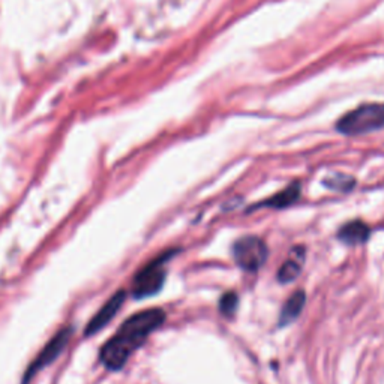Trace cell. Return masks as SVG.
Returning a JSON list of instances; mask_svg holds the SVG:
<instances>
[{"mask_svg": "<svg viewBox=\"0 0 384 384\" xmlns=\"http://www.w3.org/2000/svg\"><path fill=\"white\" fill-rule=\"evenodd\" d=\"M299 197H301V183L294 182V183L290 185L289 188L278 192L274 197H270L269 200L257 204V207H264L266 206V207H272V209H284V207H289L294 202H297V198H299Z\"/></svg>", "mask_w": 384, "mask_h": 384, "instance_id": "10", "label": "cell"}, {"mask_svg": "<svg viewBox=\"0 0 384 384\" xmlns=\"http://www.w3.org/2000/svg\"><path fill=\"white\" fill-rule=\"evenodd\" d=\"M323 185L327 190L332 191H339V192H349L354 188L356 180L354 178L349 175H341V173H335V175H330L323 180Z\"/></svg>", "mask_w": 384, "mask_h": 384, "instance_id": "11", "label": "cell"}, {"mask_svg": "<svg viewBox=\"0 0 384 384\" xmlns=\"http://www.w3.org/2000/svg\"><path fill=\"white\" fill-rule=\"evenodd\" d=\"M384 128V104L371 103L357 107L342 116L337 129L344 135H363Z\"/></svg>", "mask_w": 384, "mask_h": 384, "instance_id": "2", "label": "cell"}, {"mask_svg": "<svg viewBox=\"0 0 384 384\" xmlns=\"http://www.w3.org/2000/svg\"><path fill=\"white\" fill-rule=\"evenodd\" d=\"M369 227L362 221H350L339 228L338 239L349 246L362 245L369 239Z\"/></svg>", "mask_w": 384, "mask_h": 384, "instance_id": "7", "label": "cell"}, {"mask_svg": "<svg viewBox=\"0 0 384 384\" xmlns=\"http://www.w3.org/2000/svg\"><path fill=\"white\" fill-rule=\"evenodd\" d=\"M233 257L238 266L246 272H257L267 260V246L257 236H245L233 245Z\"/></svg>", "mask_w": 384, "mask_h": 384, "instance_id": "3", "label": "cell"}, {"mask_svg": "<svg viewBox=\"0 0 384 384\" xmlns=\"http://www.w3.org/2000/svg\"><path fill=\"white\" fill-rule=\"evenodd\" d=\"M72 335V329L71 327H65L62 329L57 335L50 341L45 347L44 350L38 354V357L35 359V361L30 363L29 369L26 371V374H24L23 377V384H29V381L40 373L41 369H44L45 366H48L50 363H53L56 359L62 354V351H64L66 349V345L69 342V338Z\"/></svg>", "mask_w": 384, "mask_h": 384, "instance_id": "5", "label": "cell"}, {"mask_svg": "<svg viewBox=\"0 0 384 384\" xmlns=\"http://www.w3.org/2000/svg\"><path fill=\"white\" fill-rule=\"evenodd\" d=\"M305 302H306V294L303 290H297L296 293H293L281 309L279 326L284 327V326H289L290 323H293V321L302 313Z\"/></svg>", "mask_w": 384, "mask_h": 384, "instance_id": "9", "label": "cell"}, {"mask_svg": "<svg viewBox=\"0 0 384 384\" xmlns=\"http://www.w3.org/2000/svg\"><path fill=\"white\" fill-rule=\"evenodd\" d=\"M238 308H239V296L236 293L228 291L221 297L219 309L226 317H233L238 313Z\"/></svg>", "mask_w": 384, "mask_h": 384, "instance_id": "12", "label": "cell"}, {"mask_svg": "<svg viewBox=\"0 0 384 384\" xmlns=\"http://www.w3.org/2000/svg\"><path fill=\"white\" fill-rule=\"evenodd\" d=\"M170 255L171 252L164 257H159L151 264H147L140 274L135 275L132 282V294L135 299H144V297L155 296L161 291L167 277L163 264L167 262V257Z\"/></svg>", "mask_w": 384, "mask_h": 384, "instance_id": "4", "label": "cell"}, {"mask_svg": "<svg viewBox=\"0 0 384 384\" xmlns=\"http://www.w3.org/2000/svg\"><path fill=\"white\" fill-rule=\"evenodd\" d=\"M127 299V293L120 290L117 293H115L113 296L110 297V299L104 303V306L99 309V311L93 315V318L89 321L88 327H86V337H92L95 335V333L101 332L111 320H113L117 313L120 311V308L123 305V302H125Z\"/></svg>", "mask_w": 384, "mask_h": 384, "instance_id": "6", "label": "cell"}, {"mask_svg": "<svg viewBox=\"0 0 384 384\" xmlns=\"http://www.w3.org/2000/svg\"><path fill=\"white\" fill-rule=\"evenodd\" d=\"M303 260H305V248L303 246L293 248L290 258L281 266L278 272V281L282 284H289L294 281L301 274Z\"/></svg>", "mask_w": 384, "mask_h": 384, "instance_id": "8", "label": "cell"}, {"mask_svg": "<svg viewBox=\"0 0 384 384\" xmlns=\"http://www.w3.org/2000/svg\"><path fill=\"white\" fill-rule=\"evenodd\" d=\"M164 321L165 313L159 308L144 309L123 321L116 335L101 349V362L104 366L110 371L122 369L131 354L140 349L147 337Z\"/></svg>", "mask_w": 384, "mask_h": 384, "instance_id": "1", "label": "cell"}]
</instances>
